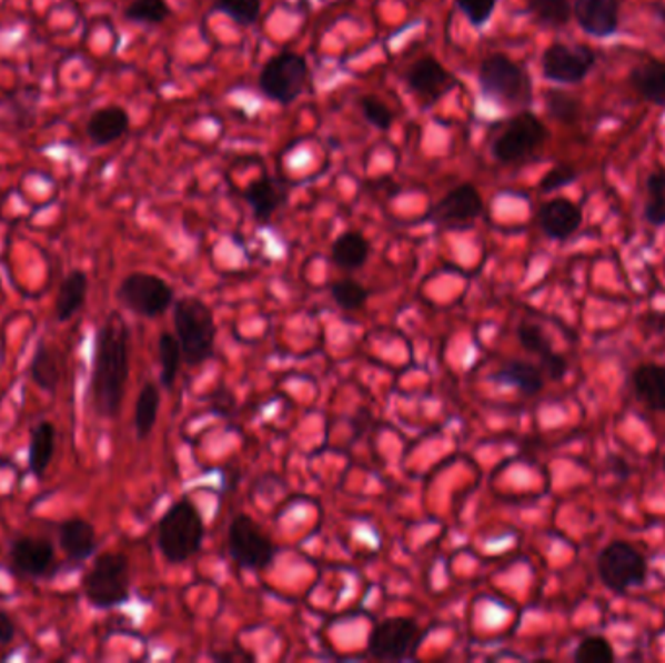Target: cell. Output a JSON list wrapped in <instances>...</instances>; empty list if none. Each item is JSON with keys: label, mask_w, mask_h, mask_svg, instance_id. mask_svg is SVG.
<instances>
[{"label": "cell", "mask_w": 665, "mask_h": 663, "mask_svg": "<svg viewBox=\"0 0 665 663\" xmlns=\"http://www.w3.org/2000/svg\"><path fill=\"white\" fill-rule=\"evenodd\" d=\"M407 84L416 96L426 98L429 102H436L440 96L446 94L454 87V79L440 64L439 59L423 57L407 72Z\"/></svg>", "instance_id": "16"}, {"label": "cell", "mask_w": 665, "mask_h": 663, "mask_svg": "<svg viewBox=\"0 0 665 663\" xmlns=\"http://www.w3.org/2000/svg\"><path fill=\"white\" fill-rule=\"evenodd\" d=\"M228 551L242 569L265 570L276 556V546L248 514L235 515L228 530Z\"/></svg>", "instance_id": "9"}, {"label": "cell", "mask_w": 665, "mask_h": 663, "mask_svg": "<svg viewBox=\"0 0 665 663\" xmlns=\"http://www.w3.org/2000/svg\"><path fill=\"white\" fill-rule=\"evenodd\" d=\"M582 220L584 214L578 204L572 203L571 199L564 197L551 199L540 209L541 230L543 234L556 242H564L576 234L582 227Z\"/></svg>", "instance_id": "15"}, {"label": "cell", "mask_w": 665, "mask_h": 663, "mask_svg": "<svg viewBox=\"0 0 665 663\" xmlns=\"http://www.w3.org/2000/svg\"><path fill=\"white\" fill-rule=\"evenodd\" d=\"M88 277L82 271H72L59 289L57 298V321H69L79 312L87 300Z\"/></svg>", "instance_id": "26"}, {"label": "cell", "mask_w": 665, "mask_h": 663, "mask_svg": "<svg viewBox=\"0 0 665 663\" xmlns=\"http://www.w3.org/2000/svg\"><path fill=\"white\" fill-rule=\"evenodd\" d=\"M59 541L71 559L87 561L95 551L94 525L84 518H71L59 528Z\"/></svg>", "instance_id": "24"}, {"label": "cell", "mask_w": 665, "mask_h": 663, "mask_svg": "<svg viewBox=\"0 0 665 663\" xmlns=\"http://www.w3.org/2000/svg\"><path fill=\"white\" fill-rule=\"evenodd\" d=\"M118 298L137 315L158 318L173 304V289L157 274L133 273L119 284Z\"/></svg>", "instance_id": "10"}, {"label": "cell", "mask_w": 665, "mask_h": 663, "mask_svg": "<svg viewBox=\"0 0 665 663\" xmlns=\"http://www.w3.org/2000/svg\"><path fill=\"white\" fill-rule=\"evenodd\" d=\"M308 80V63L298 53H281L273 57L259 77V88L273 102L289 106L302 94Z\"/></svg>", "instance_id": "11"}, {"label": "cell", "mask_w": 665, "mask_h": 663, "mask_svg": "<svg viewBox=\"0 0 665 663\" xmlns=\"http://www.w3.org/2000/svg\"><path fill=\"white\" fill-rule=\"evenodd\" d=\"M545 106L548 115L561 123H574L582 113V102L578 98L564 92V90H548L545 94Z\"/></svg>", "instance_id": "34"}, {"label": "cell", "mask_w": 665, "mask_h": 663, "mask_svg": "<svg viewBox=\"0 0 665 663\" xmlns=\"http://www.w3.org/2000/svg\"><path fill=\"white\" fill-rule=\"evenodd\" d=\"M203 515L193 502L178 500L162 515L158 525V545L165 561L173 564L189 561L203 545Z\"/></svg>", "instance_id": "3"}, {"label": "cell", "mask_w": 665, "mask_h": 663, "mask_svg": "<svg viewBox=\"0 0 665 663\" xmlns=\"http://www.w3.org/2000/svg\"><path fill=\"white\" fill-rule=\"evenodd\" d=\"M478 84L486 98L514 110H525L533 102V82L522 64L512 61L508 56L494 53L486 57L481 71Z\"/></svg>", "instance_id": "4"}, {"label": "cell", "mask_w": 665, "mask_h": 663, "mask_svg": "<svg viewBox=\"0 0 665 663\" xmlns=\"http://www.w3.org/2000/svg\"><path fill=\"white\" fill-rule=\"evenodd\" d=\"M517 341L524 346L525 351L540 356L543 374H547L551 380H556V382L563 380L564 374L568 372V362L558 352L553 351V344H551L545 331L540 325L530 323V321L520 323Z\"/></svg>", "instance_id": "18"}, {"label": "cell", "mask_w": 665, "mask_h": 663, "mask_svg": "<svg viewBox=\"0 0 665 663\" xmlns=\"http://www.w3.org/2000/svg\"><path fill=\"white\" fill-rule=\"evenodd\" d=\"M455 2H457V9L462 10L471 24L477 26V28L485 26L496 9V0H455Z\"/></svg>", "instance_id": "38"}, {"label": "cell", "mask_w": 665, "mask_h": 663, "mask_svg": "<svg viewBox=\"0 0 665 663\" xmlns=\"http://www.w3.org/2000/svg\"><path fill=\"white\" fill-rule=\"evenodd\" d=\"M30 374H32L33 383H38L41 390H57L61 372H59V364H57L56 352L51 351L48 344L41 343L36 349L32 366H30Z\"/></svg>", "instance_id": "31"}, {"label": "cell", "mask_w": 665, "mask_h": 663, "mask_svg": "<svg viewBox=\"0 0 665 663\" xmlns=\"http://www.w3.org/2000/svg\"><path fill=\"white\" fill-rule=\"evenodd\" d=\"M644 219L652 227H664L665 224V172L649 173L646 178Z\"/></svg>", "instance_id": "32"}, {"label": "cell", "mask_w": 665, "mask_h": 663, "mask_svg": "<svg viewBox=\"0 0 665 663\" xmlns=\"http://www.w3.org/2000/svg\"><path fill=\"white\" fill-rule=\"evenodd\" d=\"M628 82L646 102L665 108V61L652 59L628 72Z\"/></svg>", "instance_id": "22"}, {"label": "cell", "mask_w": 665, "mask_h": 663, "mask_svg": "<svg viewBox=\"0 0 665 663\" xmlns=\"http://www.w3.org/2000/svg\"><path fill=\"white\" fill-rule=\"evenodd\" d=\"M493 380L502 385L516 388L525 398L537 395L545 385L543 370L525 360H510L506 364H502L501 370L493 374Z\"/></svg>", "instance_id": "23"}, {"label": "cell", "mask_w": 665, "mask_h": 663, "mask_svg": "<svg viewBox=\"0 0 665 663\" xmlns=\"http://www.w3.org/2000/svg\"><path fill=\"white\" fill-rule=\"evenodd\" d=\"M263 0H214L212 9L224 12L238 24L251 26L258 22Z\"/></svg>", "instance_id": "36"}, {"label": "cell", "mask_w": 665, "mask_h": 663, "mask_svg": "<svg viewBox=\"0 0 665 663\" xmlns=\"http://www.w3.org/2000/svg\"><path fill=\"white\" fill-rule=\"evenodd\" d=\"M56 453V426L43 421L33 429L30 440V471L33 476L41 479L48 471L49 463Z\"/></svg>", "instance_id": "27"}, {"label": "cell", "mask_w": 665, "mask_h": 663, "mask_svg": "<svg viewBox=\"0 0 665 663\" xmlns=\"http://www.w3.org/2000/svg\"><path fill=\"white\" fill-rule=\"evenodd\" d=\"M578 180V170L568 164H561L548 170L547 175L541 180L540 188L543 193H551L556 189L568 188Z\"/></svg>", "instance_id": "40"}, {"label": "cell", "mask_w": 665, "mask_h": 663, "mask_svg": "<svg viewBox=\"0 0 665 663\" xmlns=\"http://www.w3.org/2000/svg\"><path fill=\"white\" fill-rule=\"evenodd\" d=\"M426 631L415 619L392 616L377 623L369 636V654L380 662H403L415 657Z\"/></svg>", "instance_id": "6"}, {"label": "cell", "mask_w": 665, "mask_h": 663, "mask_svg": "<svg viewBox=\"0 0 665 663\" xmlns=\"http://www.w3.org/2000/svg\"><path fill=\"white\" fill-rule=\"evenodd\" d=\"M331 297L335 300V304L343 310H361L369 300V289L362 287L361 282L345 279V281L335 282L331 287Z\"/></svg>", "instance_id": "37"}, {"label": "cell", "mask_w": 665, "mask_h": 663, "mask_svg": "<svg viewBox=\"0 0 665 663\" xmlns=\"http://www.w3.org/2000/svg\"><path fill=\"white\" fill-rule=\"evenodd\" d=\"M547 127L530 111L517 113L493 142V157L502 164H516L532 157L547 141Z\"/></svg>", "instance_id": "8"}, {"label": "cell", "mask_w": 665, "mask_h": 663, "mask_svg": "<svg viewBox=\"0 0 665 663\" xmlns=\"http://www.w3.org/2000/svg\"><path fill=\"white\" fill-rule=\"evenodd\" d=\"M56 561V549L48 539H18L10 551L12 569L24 576H46Z\"/></svg>", "instance_id": "17"}, {"label": "cell", "mask_w": 665, "mask_h": 663, "mask_svg": "<svg viewBox=\"0 0 665 663\" xmlns=\"http://www.w3.org/2000/svg\"><path fill=\"white\" fill-rule=\"evenodd\" d=\"M483 212V197L471 183L452 189L431 212L429 220L442 228L470 227Z\"/></svg>", "instance_id": "13"}, {"label": "cell", "mask_w": 665, "mask_h": 663, "mask_svg": "<svg viewBox=\"0 0 665 663\" xmlns=\"http://www.w3.org/2000/svg\"><path fill=\"white\" fill-rule=\"evenodd\" d=\"M173 325L189 366H199L211 359L216 343V323L203 300L181 298L173 308Z\"/></svg>", "instance_id": "2"}, {"label": "cell", "mask_w": 665, "mask_h": 663, "mask_svg": "<svg viewBox=\"0 0 665 663\" xmlns=\"http://www.w3.org/2000/svg\"><path fill=\"white\" fill-rule=\"evenodd\" d=\"M527 10L537 24L558 30L571 22L572 0H527Z\"/></svg>", "instance_id": "28"}, {"label": "cell", "mask_w": 665, "mask_h": 663, "mask_svg": "<svg viewBox=\"0 0 665 663\" xmlns=\"http://www.w3.org/2000/svg\"><path fill=\"white\" fill-rule=\"evenodd\" d=\"M597 572L611 592L625 593L628 587L646 582L648 562L631 543L613 541L597 556Z\"/></svg>", "instance_id": "7"}, {"label": "cell", "mask_w": 665, "mask_h": 663, "mask_svg": "<svg viewBox=\"0 0 665 663\" xmlns=\"http://www.w3.org/2000/svg\"><path fill=\"white\" fill-rule=\"evenodd\" d=\"M129 125H131V119L123 108L105 106V108L94 111L92 118L88 119V139L94 142L95 147H105V144L119 141L129 131Z\"/></svg>", "instance_id": "20"}, {"label": "cell", "mask_w": 665, "mask_h": 663, "mask_svg": "<svg viewBox=\"0 0 665 663\" xmlns=\"http://www.w3.org/2000/svg\"><path fill=\"white\" fill-rule=\"evenodd\" d=\"M172 14L165 0H133L125 9L127 20L137 24H162Z\"/></svg>", "instance_id": "33"}, {"label": "cell", "mask_w": 665, "mask_h": 663, "mask_svg": "<svg viewBox=\"0 0 665 663\" xmlns=\"http://www.w3.org/2000/svg\"><path fill=\"white\" fill-rule=\"evenodd\" d=\"M84 593L95 609L118 607L129 600V559L125 554H100L84 576Z\"/></svg>", "instance_id": "5"}, {"label": "cell", "mask_w": 665, "mask_h": 663, "mask_svg": "<svg viewBox=\"0 0 665 663\" xmlns=\"http://www.w3.org/2000/svg\"><path fill=\"white\" fill-rule=\"evenodd\" d=\"M160 409V391L154 383H144L134 405V430L137 436L149 438L154 429Z\"/></svg>", "instance_id": "29"}, {"label": "cell", "mask_w": 665, "mask_h": 663, "mask_svg": "<svg viewBox=\"0 0 665 663\" xmlns=\"http://www.w3.org/2000/svg\"><path fill=\"white\" fill-rule=\"evenodd\" d=\"M289 197V189L284 183L273 180V178H261V180L251 181L248 189L243 191V199L253 211V217L258 222H266L273 217L274 212L281 209Z\"/></svg>", "instance_id": "19"}, {"label": "cell", "mask_w": 665, "mask_h": 663, "mask_svg": "<svg viewBox=\"0 0 665 663\" xmlns=\"http://www.w3.org/2000/svg\"><path fill=\"white\" fill-rule=\"evenodd\" d=\"M633 390L644 405L665 413V366L644 362L633 372Z\"/></svg>", "instance_id": "21"}, {"label": "cell", "mask_w": 665, "mask_h": 663, "mask_svg": "<svg viewBox=\"0 0 665 663\" xmlns=\"http://www.w3.org/2000/svg\"><path fill=\"white\" fill-rule=\"evenodd\" d=\"M664 468H665V460H664Z\"/></svg>", "instance_id": "42"}, {"label": "cell", "mask_w": 665, "mask_h": 663, "mask_svg": "<svg viewBox=\"0 0 665 663\" xmlns=\"http://www.w3.org/2000/svg\"><path fill=\"white\" fill-rule=\"evenodd\" d=\"M14 634H17V626H14V621L10 619L9 613L7 611H2L0 609V646H7L14 639Z\"/></svg>", "instance_id": "41"}, {"label": "cell", "mask_w": 665, "mask_h": 663, "mask_svg": "<svg viewBox=\"0 0 665 663\" xmlns=\"http://www.w3.org/2000/svg\"><path fill=\"white\" fill-rule=\"evenodd\" d=\"M129 380V328L119 313H111L95 339L94 374L90 399L95 414L115 419L121 411Z\"/></svg>", "instance_id": "1"}, {"label": "cell", "mask_w": 665, "mask_h": 663, "mask_svg": "<svg viewBox=\"0 0 665 663\" xmlns=\"http://www.w3.org/2000/svg\"><path fill=\"white\" fill-rule=\"evenodd\" d=\"M370 258V243L364 235L359 232H345L339 235L333 250H331V259L335 265L345 269V271H356L361 269Z\"/></svg>", "instance_id": "25"}, {"label": "cell", "mask_w": 665, "mask_h": 663, "mask_svg": "<svg viewBox=\"0 0 665 663\" xmlns=\"http://www.w3.org/2000/svg\"><path fill=\"white\" fill-rule=\"evenodd\" d=\"M597 56L587 46L553 43L541 57L543 77L558 84H580L594 69Z\"/></svg>", "instance_id": "12"}, {"label": "cell", "mask_w": 665, "mask_h": 663, "mask_svg": "<svg viewBox=\"0 0 665 663\" xmlns=\"http://www.w3.org/2000/svg\"><path fill=\"white\" fill-rule=\"evenodd\" d=\"M576 663H611L615 662V650L605 636H586L580 642L574 652Z\"/></svg>", "instance_id": "35"}, {"label": "cell", "mask_w": 665, "mask_h": 663, "mask_svg": "<svg viewBox=\"0 0 665 663\" xmlns=\"http://www.w3.org/2000/svg\"><path fill=\"white\" fill-rule=\"evenodd\" d=\"M362 115L369 121L370 125L387 131L393 123V113L385 103L376 98H364L361 102Z\"/></svg>", "instance_id": "39"}, {"label": "cell", "mask_w": 665, "mask_h": 663, "mask_svg": "<svg viewBox=\"0 0 665 663\" xmlns=\"http://www.w3.org/2000/svg\"><path fill=\"white\" fill-rule=\"evenodd\" d=\"M621 0H574L572 17L580 28L597 40L615 36L621 24Z\"/></svg>", "instance_id": "14"}, {"label": "cell", "mask_w": 665, "mask_h": 663, "mask_svg": "<svg viewBox=\"0 0 665 663\" xmlns=\"http://www.w3.org/2000/svg\"><path fill=\"white\" fill-rule=\"evenodd\" d=\"M158 352H160V364H162L160 380H162L165 390H172L173 382L180 374L181 359H183L178 336L164 331L158 339Z\"/></svg>", "instance_id": "30"}]
</instances>
